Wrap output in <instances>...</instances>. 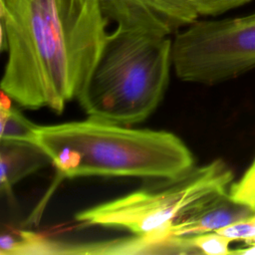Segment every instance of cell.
Masks as SVG:
<instances>
[{"mask_svg": "<svg viewBox=\"0 0 255 255\" xmlns=\"http://www.w3.org/2000/svg\"><path fill=\"white\" fill-rule=\"evenodd\" d=\"M107 0H0L1 91L61 114L77 100L109 37Z\"/></svg>", "mask_w": 255, "mask_h": 255, "instance_id": "cell-1", "label": "cell"}, {"mask_svg": "<svg viewBox=\"0 0 255 255\" xmlns=\"http://www.w3.org/2000/svg\"><path fill=\"white\" fill-rule=\"evenodd\" d=\"M36 144L64 177L118 176L164 179L194 166V156L176 134L133 128L88 117L38 126Z\"/></svg>", "mask_w": 255, "mask_h": 255, "instance_id": "cell-2", "label": "cell"}, {"mask_svg": "<svg viewBox=\"0 0 255 255\" xmlns=\"http://www.w3.org/2000/svg\"><path fill=\"white\" fill-rule=\"evenodd\" d=\"M171 67L168 34L116 26L77 100L90 118L139 124L161 103Z\"/></svg>", "mask_w": 255, "mask_h": 255, "instance_id": "cell-3", "label": "cell"}, {"mask_svg": "<svg viewBox=\"0 0 255 255\" xmlns=\"http://www.w3.org/2000/svg\"><path fill=\"white\" fill-rule=\"evenodd\" d=\"M233 172L225 161L215 159L159 184L132 191L78 212L84 225L127 230L134 236L173 247L178 254H190L182 237L170 236L171 227L184 215L228 192Z\"/></svg>", "mask_w": 255, "mask_h": 255, "instance_id": "cell-4", "label": "cell"}, {"mask_svg": "<svg viewBox=\"0 0 255 255\" xmlns=\"http://www.w3.org/2000/svg\"><path fill=\"white\" fill-rule=\"evenodd\" d=\"M172 67L181 81L207 86L255 69V13L185 26L172 40Z\"/></svg>", "mask_w": 255, "mask_h": 255, "instance_id": "cell-5", "label": "cell"}, {"mask_svg": "<svg viewBox=\"0 0 255 255\" xmlns=\"http://www.w3.org/2000/svg\"><path fill=\"white\" fill-rule=\"evenodd\" d=\"M107 6L117 27L168 35L199 17L185 0H107Z\"/></svg>", "mask_w": 255, "mask_h": 255, "instance_id": "cell-6", "label": "cell"}, {"mask_svg": "<svg viewBox=\"0 0 255 255\" xmlns=\"http://www.w3.org/2000/svg\"><path fill=\"white\" fill-rule=\"evenodd\" d=\"M10 255L29 254H162L166 247L132 235L130 238L94 242H68L44 237L32 231L13 234L8 245Z\"/></svg>", "mask_w": 255, "mask_h": 255, "instance_id": "cell-7", "label": "cell"}, {"mask_svg": "<svg viewBox=\"0 0 255 255\" xmlns=\"http://www.w3.org/2000/svg\"><path fill=\"white\" fill-rule=\"evenodd\" d=\"M255 214V208L234 201L229 191L219 194L180 218L170 229V236L183 237L217 231Z\"/></svg>", "mask_w": 255, "mask_h": 255, "instance_id": "cell-8", "label": "cell"}, {"mask_svg": "<svg viewBox=\"0 0 255 255\" xmlns=\"http://www.w3.org/2000/svg\"><path fill=\"white\" fill-rule=\"evenodd\" d=\"M51 160L36 143L0 140V189L7 195L26 176L44 167Z\"/></svg>", "mask_w": 255, "mask_h": 255, "instance_id": "cell-9", "label": "cell"}, {"mask_svg": "<svg viewBox=\"0 0 255 255\" xmlns=\"http://www.w3.org/2000/svg\"><path fill=\"white\" fill-rule=\"evenodd\" d=\"M12 101L2 92L0 104V140H16L36 143L37 125L29 121L18 109L10 105Z\"/></svg>", "mask_w": 255, "mask_h": 255, "instance_id": "cell-10", "label": "cell"}, {"mask_svg": "<svg viewBox=\"0 0 255 255\" xmlns=\"http://www.w3.org/2000/svg\"><path fill=\"white\" fill-rule=\"evenodd\" d=\"M183 237H185L193 254L226 255L233 253V251L230 250V243L232 240L216 231Z\"/></svg>", "mask_w": 255, "mask_h": 255, "instance_id": "cell-11", "label": "cell"}, {"mask_svg": "<svg viewBox=\"0 0 255 255\" xmlns=\"http://www.w3.org/2000/svg\"><path fill=\"white\" fill-rule=\"evenodd\" d=\"M229 195L234 201L255 208V158L242 177L232 182Z\"/></svg>", "mask_w": 255, "mask_h": 255, "instance_id": "cell-12", "label": "cell"}, {"mask_svg": "<svg viewBox=\"0 0 255 255\" xmlns=\"http://www.w3.org/2000/svg\"><path fill=\"white\" fill-rule=\"evenodd\" d=\"M198 16H217L250 0H185Z\"/></svg>", "mask_w": 255, "mask_h": 255, "instance_id": "cell-13", "label": "cell"}, {"mask_svg": "<svg viewBox=\"0 0 255 255\" xmlns=\"http://www.w3.org/2000/svg\"><path fill=\"white\" fill-rule=\"evenodd\" d=\"M216 232L231 239L232 241L244 240L251 243L255 239V221L252 216H250L224 226Z\"/></svg>", "mask_w": 255, "mask_h": 255, "instance_id": "cell-14", "label": "cell"}, {"mask_svg": "<svg viewBox=\"0 0 255 255\" xmlns=\"http://www.w3.org/2000/svg\"><path fill=\"white\" fill-rule=\"evenodd\" d=\"M252 218H253V220L255 221V214H254V215H252ZM250 244H255V239H254Z\"/></svg>", "mask_w": 255, "mask_h": 255, "instance_id": "cell-15", "label": "cell"}]
</instances>
